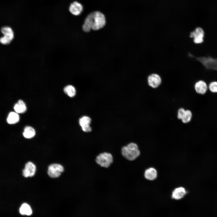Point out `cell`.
<instances>
[{
    "label": "cell",
    "mask_w": 217,
    "mask_h": 217,
    "mask_svg": "<svg viewBox=\"0 0 217 217\" xmlns=\"http://www.w3.org/2000/svg\"><path fill=\"white\" fill-rule=\"evenodd\" d=\"M91 17L92 30H98L103 28L106 24V18L102 12L96 11L90 14Z\"/></svg>",
    "instance_id": "6da1fadb"
},
{
    "label": "cell",
    "mask_w": 217,
    "mask_h": 217,
    "mask_svg": "<svg viewBox=\"0 0 217 217\" xmlns=\"http://www.w3.org/2000/svg\"><path fill=\"white\" fill-rule=\"evenodd\" d=\"M140 151L137 144L131 143L121 149V153L126 159L130 161L136 159L140 155Z\"/></svg>",
    "instance_id": "7a4b0ae2"
},
{
    "label": "cell",
    "mask_w": 217,
    "mask_h": 217,
    "mask_svg": "<svg viewBox=\"0 0 217 217\" xmlns=\"http://www.w3.org/2000/svg\"><path fill=\"white\" fill-rule=\"evenodd\" d=\"M96 161L101 166L107 168L113 162V156L109 153H101L96 157Z\"/></svg>",
    "instance_id": "3957f363"
},
{
    "label": "cell",
    "mask_w": 217,
    "mask_h": 217,
    "mask_svg": "<svg viewBox=\"0 0 217 217\" xmlns=\"http://www.w3.org/2000/svg\"><path fill=\"white\" fill-rule=\"evenodd\" d=\"M1 32L3 36L0 38V42L3 45L10 43L13 39L14 36L12 29L9 27H4L1 28Z\"/></svg>",
    "instance_id": "277c9868"
},
{
    "label": "cell",
    "mask_w": 217,
    "mask_h": 217,
    "mask_svg": "<svg viewBox=\"0 0 217 217\" xmlns=\"http://www.w3.org/2000/svg\"><path fill=\"white\" fill-rule=\"evenodd\" d=\"M64 171V167L61 165L58 164H53L49 166L48 174L51 178H57L61 175Z\"/></svg>",
    "instance_id": "5b68a950"
},
{
    "label": "cell",
    "mask_w": 217,
    "mask_h": 217,
    "mask_svg": "<svg viewBox=\"0 0 217 217\" xmlns=\"http://www.w3.org/2000/svg\"><path fill=\"white\" fill-rule=\"evenodd\" d=\"M68 10L72 15L77 16L80 15L82 13L83 10V7L81 3L75 1L70 4Z\"/></svg>",
    "instance_id": "8992f818"
},
{
    "label": "cell",
    "mask_w": 217,
    "mask_h": 217,
    "mask_svg": "<svg viewBox=\"0 0 217 217\" xmlns=\"http://www.w3.org/2000/svg\"><path fill=\"white\" fill-rule=\"evenodd\" d=\"M147 81L149 85L152 88H155L161 84L162 79L160 76L156 73H153L148 77Z\"/></svg>",
    "instance_id": "52a82bcc"
},
{
    "label": "cell",
    "mask_w": 217,
    "mask_h": 217,
    "mask_svg": "<svg viewBox=\"0 0 217 217\" xmlns=\"http://www.w3.org/2000/svg\"><path fill=\"white\" fill-rule=\"evenodd\" d=\"M36 171V166L32 162H29L25 165V168L23 171V175L25 177L33 176Z\"/></svg>",
    "instance_id": "ba28073f"
},
{
    "label": "cell",
    "mask_w": 217,
    "mask_h": 217,
    "mask_svg": "<svg viewBox=\"0 0 217 217\" xmlns=\"http://www.w3.org/2000/svg\"><path fill=\"white\" fill-rule=\"evenodd\" d=\"M204 31L201 28L197 27L194 31L191 33L190 37H193V41L196 43H200L203 42L204 36Z\"/></svg>",
    "instance_id": "9c48e42d"
},
{
    "label": "cell",
    "mask_w": 217,
    "mask_h": 217,
    "mask_svg": "<svg viewBox=\"0 0 217 217\" xmlns=\"http://www.w3.org/2000/svg\"><path fill=\"white\" fill-rule=\"evenodd\" d=\"M91 121L90 118L87 116H83L80 119L79 124L83 131L89 132L91 131L92 129L90 126Z\"/></svg>",
    "instance_id": "30bf717a"
},
{
    "label": "cell",
    "mask_w": 217,
    "mask_h": 217,
    "mask_svg": "<svg viewBox=\"0 0 217 217\" xmlns=\"http://www.w3.org/2000/svg\"><path fill=\"white\" fill-rule=\"evenodd\" d=\"M187 193V191L184 187H179L173 190L172 192V197L176 200H180L183 198Z\"/></svg>",
    "instance_id": "8fae6325"
},
{
    "label": "cell",
    "mask_w": 217,
    "mask_h": 217,
    "mask_svg": "<svg viewBox=\"0 0 217 217\" xmlns=\"http://www.w3.org/2000/svg\"><path fill=\"white\" fill-rule=\"evenodd\" d=\"M194 88L197 93L203 94L207 91V86L205 82L202 80H200L196 83L194 86Z\"/></svg>",
    "instance_id": "7c38bea8"
},
{
    "label": "cell",
    "mask_w": 217,
    "mask_h": 217,
    "mask_svg": "<svg viewBox=\"0 0 217 217\" xmlns=\"http://www.w3.org/2000/svg\"><path fill=\"white\" fill-rule=\"evenodd\" d=\"M15 112L18 113L25 112L27 110V107L25 103L22 100H19L14 107Z\"/></svg>",
    "instance_id": "4fadbf2b"
},
{
    "label": "cell",
    "mask_w": 217,
    "mask_h": 217,
    "mask_svg": "<svg viewBox=\"0 0 217 217\" xmlns=\"http://www.w3.org/2000/svg\"><path fill=\"white\" fill-rule=\"evenodd\" d=\"M144 176L145 178L147 180H153L157 177V171L154 168H150L145 171Z\"/></svg>",
    "instance_id": "5bb4252c"
},
{
    "label": "cell",
    "mask_w": 217,
    "mask_h": 217,
    "mask_svg": "<svg viewBox=\"0 0 217 217\" xmlns=\"http://www.w3.org/2000/svg\"><path fill=\"white\" fill-rule=\"evenodd\" d=\"M19 116L17 113L14 112H11L8 114L7 121L8 124H14L19 121Z\"/></svg>",
    "instance_id": "9a60e30c"
},
{
    "label": "cell",
    "mask_w": 217,
    "mask_h": 217,
    "mask_svg": "<svg viewBox=\"0 0 217 217\" xmlns=\"http://www.w3.org/2000/svg\"><path fill=\"white\" fill-rule=\"evenodd\" d=\"M35 135V131L32 127L27 126L25 127L23 133V135L24 137L30 139L34 137Z\"/></svg>",
    "instance_id": "2e32d148"
},
{
    "label": "cell",
    "mask_w": 217,
    "mask_h": 217,
    "mask_svg": "<svg viewBox=\"0 0 217 217\" xmlns=\"http://www.w3.org/2000/svg\"><path fill=\"white\" fill-rule=\"evenodd\" d=\"M19 211L22 215H30L32 212V209L30 206L26 203H24L21 206Z\"/></svg>",
    "instance_id": "e0dca14e"
},
{
    "label": "cell",
    "mask_w": 217,
    "mask_h": 217,
    "mask_svg": "<svg viewBox=\"0 0 217 217\" xmlns=\"http://www.w3.org/2000/svg\"><path fill=\"white\" fill-rule=\"evenodd\" d=\"M64 93L70 97H73L76 94V90L75 88L72 85H68L64 89Z\"/></svg>",
    "instance_id": "ac0fdd59"
},
{
    "label": "cell",
    "mask_w": 217,
    "mask_h": 217,
    "mask_svg": "<svg viewBox=\"0 0 217 217\" xmlns=\"http://www.w3.org/2000/svg\"><path fill=\"white\" fill-rule=\"evenodd\" d=\"M192 117V113L189 110H186L185 113L181 120L184 123H187L190 121Z\"/></svg>",
    "instance_id": "d6986e66"
},
{
    "label": "cell",
    "mask_w": 217,
    "mask_h": 217,
    "mask_svg": "<svg viewBox=\"0 0 217 217\" xmlns=\"http://www.w3.org/2000/svg\"><path fill=\"white\" fill-rule=\"evenodd\" d=\"M209 88L211 92L217 93V82L214 81L210 83Z\"/></svg>",
    "instance_id": "ffe728a7"
},
{
    "label": "cell",
    "mask_w": 217,
    "mask_h": 217,
    "mask_svg": "<svg viewBox=\"0 0 217 217\" xmlns=\"http://www.w3.org/2000/svg\"><path fill=\"white\" fill-rule=\"evenodd\" d=\"M186 112V110L182 108L179 109L178 112L177 117L178 118L182 119Z\"/></svg>",
    "instance_id": "44dd1931"
}]
</instances>
